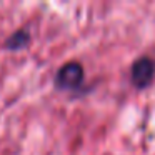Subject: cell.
Segmentation results:
<instances>
[{
  "mask_svg": "<svg viewBox=\"0 0 155 155\" xmlns=\"http://www.w3.org/2000/svg\"><path fill=\"white\" fill-rule=\"evenodd\" d=\"M155 75V62L150 57H140L134 62L130 70V80L135 87L143 88L152 82Z\"/></svg>",
  "mask_w": 155,
  "mask_h": 155,
  "instance_id": "obj_2",
  "label": "cell"
},
{
  "mask_svg": "<svg viewBox=\"0 0 155 155\" xmlns=\"http://www.w3.org/2000/svg\"><path fill=\"white\" fill-rule=\"evenodd\" d=\"M55 84L62 90H77L84 84V67L77 62H68L57 72Z\"/></svg>",
  "mask_w": 155,
  "mask_h": 155,
  "instance_id": "obj_1",
  "label": "cell"
},
{
  "mask_svg": "<svg viewBox=\"0 0 155 155\" xmlns=\"http://www.w3.org/2000/svg\"><path fill=\"white\" fill-rule=\"evenodd\" d=\"M28 38H30V35H28L27 30H17L14 35H10V37L7 38L5 47L10 48V50H18V48H24L25 45L28 44Z\"/></svg>",
  "mask_w": 155,
  "mask_h": 155,
  "instance_id": "obj_3",
  "label": "cell"
}]
</instances>
